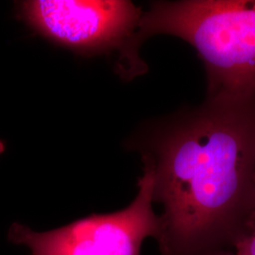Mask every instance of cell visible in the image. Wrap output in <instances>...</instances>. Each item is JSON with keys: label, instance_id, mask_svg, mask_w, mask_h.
<instances>
[{"label": "cell", "instance_id": "6da1fadb", "mask_svg": "<svg viewBox=\"0 0 255 255\" xmlns=\"http://www.w3.org/2000/svg\"><path fill=\"white\" fill-rule=\"evenodd\" d=\"M143 156L163 205L162 255H201L255 209V99H206L160 128Z\"/></svg>", "mask_w": 255, "mask_h": 255}, {"label": "cell", "instance_id": "7a4b0ae2", "mask_svg": "<svg viewBox=\"0 0 255 255\" xmlns=\"http://www.w3.org/2000/svg\"><path fill=\"white\" fill-rule=\"evenodd\" d=\"M157 34L179 37L197 50L206 71V99H255V0L154 2L142 13L133 48Z\"/></svg>", "mask_w": 255, "mask_h": 255}, {"label": "cell", "instance_id": "3957f363", "mask_svg": "<svg viewBox=\"0 0 255 255\" xmlns=\"http://www.w3.org/2000/svg\"><path fill=\"white\" fill-rule=\"evenodd\" d=\"M143 175L138 193L123 210L93 214L61 228L36 232L21 223L9 227V241L27 247L31 255H141L147 237L159 238L161 220L153 211L154 173L143 156Z\"/></svg>", "mask_w": 255, "mask_h": 255}, {"label": "cell", "instance_id": "277c9868", "mask_svg": "<svg viewBox=\"0 0 255 255\" xmlns=\"http://www.w3.org/2000/svg\"><path fill=\"white\" fill-rule=\"evenodd\" d=\"M18 10L37 32L73 50L97 53L119 48L124 76L146 70L132 48L143 11L130 1L31 0L20 2Z\"/></svg>", "mask_w": 255, "mask_h": 255}, {"label": "cell", "instance_id": "5b68a950", "mask_svg": "<svg viewBox=\"0 0 255 255\" xmlns=\"http://www.w3.org/2000/svg\"><path fill=\"white\" fill-rule=\"evenodd\" d=\"M235 255H255V209L235 236Z\"/></svg>", "mask_w": 255, "mask_h": 255}, {"label": "cell", "instance_id": "8992f818", "mask_svg": "<svg viewBox=\"0 0 255 255\" xmlns=\"http://www.w3.org/2000/svg\"><path fill=\"white\" fill-rule=\"evenodd\" d=\"M5 148H6V144L4 141H2L0 139V155L2 154L4 151H5Z\"/></svg>", "mask_w": 255, "mask_h": 255}, {"label": "cell", "instance_id": "52a82bcc", "mask_svg": "<svg viewBox=\"0 0 255 255\" xmlns=\"http://www.w3.org/2000/svg\"></svg>", "mask_w": 255, "mask_h": 255}]
</instances>
